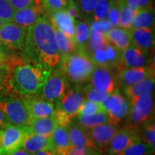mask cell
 Here are the masks:
<instances>
[{"label": "cell", "instance_id": "44", "mask_svg": "<svg viewBox=\"0 0 155 155\" xmlns=\"http://www.w3.org/2000/svg\"><path fill=\"white\" fill-rule=\"evenodd\" d=\"M129 7L135 9H143L152 5V0H124Z\"/></svg>", "mask_w": 155, "mask_h": 155}, {"label": "cell", "instance_id": "7", "mask_svg": "<svg viewBox=\"0 0 155 155\" xmlns=\"http://www.w3.org/2000/svg\"><path fill=\"white\" fill-rule=\"evenodd\" d=\"M104 106L108 115V124L116 126L128 115L129 102L118 91L108 95Z\"/></svg>", "mask_w": 155, "mask_h": 155}, {"label": "cell", "instance_id": "8", "mask_svg": "<svg viewBox=\"0 0 155 155\" xmlns=\"http://www.w3.org/2000/svg\"><path fill=\"white\" fill-rule=\"evenodd\" d=\"M95 65L117 69L121 63V51L106 42L88 54Z\"/></svg>", "mask_w": 155, "mask_h": 155}, {"label": "cell", "instance_id": "34", "mask_svg": "<svg viewBox=\"0 0 155 155\" xmlns=\"http://www.w3.org/2000/svg\"><path fill=\"white\" fill-rule=\"evenodd\" d=\"M100 112H106V108L102 104L86 99L78 110L77 116L88 115V114L100 113Z\"/></svg>", "mask_w": 155, "mask_h": 155}, {"label": "cell", "instance_id": "23", "mask_svg": "<svg viewBox=\"0 0 155 155\" xmlns=\"http://www.w3.org/2000/svg\"><path fill=\"white\" fill-rule=\"evenodd\" d=\"M104 35L108 43L120 51H123L131 44L129 32L125 29L114 27Z\"/></svg>", "mask_w": 155, "mask_h": 155}, {"label": "cell", "instance_id": "13", "mask_svg": "<svg viewBox=\"0 0 155 155\" xmlns=\"http://www.w3.org/2000/svg\"><path fill=\"white\" fill-rule=\"evenodd\" d=\"M113 70L107 67L95 65L90 77V86L101 91L111 94L115 91L116 77Z\"/></svg>", "mask_w": 155, "mask_h": 155}, {"label": "cell", "instance_id": "14", "mask_svg": "<svg viewBox=\"0 0 155 155\" xmlns=\"http://www.w3.org/2000/svg\"><path fill=\"white\" fill-rule=\"evenodd\" d=\"M149 52L145 51L131 44L121 51V63L117 70L129 68H141L148 66L150 63Z\"/></svg>", "mask_w": 155, "mask_h": 155}, {"label": "cell", "instance_id": "45", "mask_svg": "<svg viewBox=\"0 0 155 155\" xmlns=\"http://www.w3.org/2000/svg\"><path fill=\"white\" fill-rule=\"evenodd\" d=\"M65 9H66L68 13L75 19L77 18H80L81 17L77 3L75 2L74 0H70L68 5L67 8Z\"/></svg>", "mask_w": 155, "mask_h": 155}, {"label": "cell", "instance_id": "41", "mask_svg": "<svg viewBox=\"0 0 155 155\" xmlns=\"http://www.w3.org/2000/svg\"><path fill=\"white\" fill-rule=\"evenodd\" d=\"M144 132V141L151 146L155 147V123L154 121H148L145 124Z\"/></svg>", "mask_w": 155, "mask_h": 155}, {"label": "cell", "instance_id": "10", "mask_svg": "<svg viewBox=\"0 0 155 155\" xmlns=\"http://www.w3.org/2000/svg\"><path fill=\"white\" fill-rule=\"evenodd\" d=\"M27 28L15 22H5L0 27V42L12 49L23 50Z\"/></svg>", "mask_w": 155, "mask_h": 155}, {"label": "cell", "instance_id": "3", "mask_svg": "<svg viewBox=\"0 0 155 155\" xmlns=\"http://www.w3.org/2000/svg\"><path fill=\"white\" fill-rule=\"evenodd\" d=\"M61 71L73 83H83L90 79L95 65L86 54L75 51L62 55Z\"/></svg>", "mask_w": 155, "mask_h": 155}, {"label": "cell", "instance_id": "48", "mask_svg": "<svg viewBox=\"0 0 155 155\" xmlns=\"http://www.w3.org/2000/svg\"><path fill=\"white\" fill-rule=\"evenodd\" d=\"M9 124H10V122H9L8 118L7 117L5 113L0 109V128H5Z\"/></svg>", "mask_w": 155, "mask_h": 155}, {"label": "cell", "instance_id": "56", "mask_svg": "<svg viewBox=\"0 0 155 155\" xmlns=\"http://www.w3.org/2000/svg\"><path fill=\"white\" fill-rule=\"evenodd\" d=\"M1 45H2V43H1V42H0V51H1V50H2V48H1Z\"/></svg>", "mask_w": 155, "mask_h": 155}, {"label": "cell", "instance_id": "4", "mask_svg": "<svg viewBox=\"0 0 155 155\" xmlns=\"http://www.w3.org/2000/svg\"><path fill=\"white\" fill-rule=\"evenodd\" d=\"M7 91L3 94L0 91V109L12 124L28 126L32 119L25 99L9 90Z\"/></svg>", "mask_w": 155, "mask_h": 155}, {"label": "cell", "instance_id": "39", "mask_svg": "<svg viewBox=\"0 0 155 155\" xmlns=\"http://www.w3.org/2000/svg\"><path fill=\"white\" fill-rule=\"evenodd\" d=\"M15 12L7 0H0V19L4 22H12Z\"/></svg>", "mask_w": 155, "mask_h": 155}, {"label": "cell", "instance_id": "53", "mask_svg": "<svg viewBox=\"0 0 155 155\" xmlns=\"http://www.w3.org/2000/svg\"><path fill=\"white\" fill-rule=\"evenodd\" d=\"M85 155H101V153H99L97 151H95L93 150V149H91L90 150H88V152H86V154Z\"/></svg>", "mask_w": 155, "mask_h": 155}, {"label": "cell", "instance_id": "52", "mask_svg": "<svg viewBox=\"0 0 155 155\" xmlns=\"http://www.w3.org/2000/svg\"><path fill=\"white\" fill-rule=\"evenodd\" d=\"M3 147V130H0V155L2 152Z\"/></svg>", "mask_w": 155, "mask_h": 155}, {"label": "cell", "instance_id": "20", "mask_svg": "<svg viewBox=\"0 0 155 155\" xmlns=\"http://www.w3.org/2000/svg\"><path fill=\"white\" fill-rule=\"evenodd\" d=\"M52 149L57 155H66L73 148L70 141L67 127L58 126L50 135Z\"/></svg>", "mask_w": 155, "mask_h": 155}, {"label": "cell", "instance_id": "27", "mask_svg": "<svg viewBox=\"0 0 155 155\" xmlns=\"http://www.w3.org/2000/svg\"><path fill=\"white\" fill-rule=\"evenodd\" d=\"M154 25V10L152 5L139 9L131 23V28H153Z\"/></svg>", "mask_w": 155, "mask_h": 155}, {"label": "cell", "instance_id": "28", "mask_svg": "<svg viewBox=\"0 0 155 155\" xmlns=\"http://www.w3.org/2000/svg\"><path fill=\"white\" fill-rule=\"evenodd\" d=\"M89 35H90V27L89 25L83 21L75 20L74 40L76 50L80 53H85L87 43H88ZM85 54V53H84Z\"/></svg>", "mask_w": 155, "mask_h": 155}, {"label": "cell", "instance_id": "19", "mask_svg": "<svg viewBox=\"0 0 155 155\" xmlns=\"http://www.w3.org/2000/svg\"><path fill=\"white\" fill-rule=\"evenodd\" d=\"M50 22L69 38L74 39L75 19L70 15L66 9L52 13Z\"/></svg>", "mask_w": 155, "mask_h": 155}, {"label": "cell", "instance_id": "33", "mask_svg": "<svg viewBox=\"0 0 155 155\" xmlns=\"http://www.w3.org/2000/svg\"><path fill=\"white\" fill-rule=\"evenodd\" d=\"M107 42L106 40L105 36L103 32L100 31L94 30V29L90 28V35H89V38L87 46L85 50V54L88 56V53L92 51L93 50L100 47L102 45L105 44Z\"/></svg>", "mask_w": 155, "mask_h": 155}, {"label": "cell", "instance_id": "42", "mask_svg": "<svg viewBox=\"0 0 155 155\" xmlns=\"http://www.w3.org/2000/svg\"><path fill=\"white\" fill-rule=\"evenodd\" d=\"M15 11L40 3V0H7Z\"/></svg>", "mask_w": 155, "mask_h": 155}, {"label": "cell", "instance_id": "30", "mask_svg": "<svg viewBox=\"0 0 155 155\" xmlns=\"http://www.w3.org/2000/svg\"><path fill=\"white\" fill-rule=\"evenodd\" d=\"M52 26H53L54 32H55V38L56 40H57L58 48H59V50L60 53L61 54V56L64 55H68V54H71L75 52V50H76V46H75L74 40L69 38L66 35H65L56 27L53 26V25H52Z\"/></svg>", "mask_w": 155, "mask_h": 155}, {"label": "cell", "instance_id": "54", "mask_svg": "<svg viewBox=\"0 0 155 155\" xmlns=\"http://www.w3.org/2000/svg\"><path fill=\"white\" fill-rule=\"evenodd\" d=\"M4 23H5V22H3V21H2V19H0V27H1V26H2V25L4 24Z\"/></svg>", "mask_w": 155, "mask_h": 155}, {"label": "cell", "instance_id": "36", "mask_svg": "<svg viewBox=\"0 0 155 155\" xmlns=\"http://www.w3.org/2000/svg\"><path fill=\"white\" fill-rule=\"evenodd\" d=\"M83 91H84L85 96H86L87 100L96 103H100V104H102L103 105H104V103L105 102L108 96L110 94H108V93L97 90V89L91 86L90 85H88L85 88Z\"/></svg>", "mask_w": 155, "mask_h": 155}, {"label": "cell", "instance_id": "22", "mask_svg": "<svg viewBox=\"0 0 155 155\" xmlns=\"http://www.w3.org/2000/svg\"><path fill=\"white\" fill-rule=\"evenodd\" d=\"M21 148L32 155L39 151L52 149L50 136L35 133L30 134L25 139Z\"/></svg>", "mask_w": 155, "mask_h": 155}, {"label": "cell", "instance_id": "1", "mask_svg": "<svg viewBox=\"0 0 155 155\" xmlns=\"http://www.w3.org/2000/svg\"><path fill=\"white\" fill-rule=\"evenodd\" d=\"M6 68V88L25 99L38 96L51 72L41 64L19 58H9Z\"/></svg>", "mask_w": 155, "mask_h": 155}, {"label": "cell", "instance_id": "29", "mask_svg": "<svg viewBox=\"0 0 155 155\" xmlns=\"http://www.w3.org/2000/svg\"><path fill=\"white\" fill-rule=\"evenodd\" d=\"M78 118V124L85 129H92L97 126L107 124L108 115L107 112L88 114V115L77 116Z\"/></svg>", "mask_w": 155, "mask_h": 155}, {"label": "cell", "instance_id": "5", "mask_svg": "<svg viewBox=\"0 0 155 155\" xmlns=\"http://www.w3.org/2000/svg\"><path fill=\"white\" fill-rule=\"evenodd\" d=\"M129 118L133 127L145 124L150 121L154 114V97L146 94L129 100Z\"/></svg>", "mask_w": 155, "mask_h": 155}, {"label": "cell", "instance_id": "6", "mask_svg": "<svg viewBox=\"0 0 155 155\" xmlns=\"http://www.w3.org/2000/svg\"><path fill=\"white\" fill-rule=\"evenodd\" d=\"M67 89L66 78L61 70H56L50 74L45 82L39 94L40 98L50 102H55L65 94Z\"/></svg>", "mask_w": 155, "mask_h": 155}, {"label": "cell", "instance_id": "32", "mask_svg": "<svg viewBox=\"0 0 155 155\" xmlns=\"http://www.w3.org/2000/svg\"><path fill=\"white\" fill-rule=\"evenodd\" d=\"M139 9L129 7L124 1L120 2L119 25L121 28L129 30L131 28V23L134 17L138 12Z\"/></svg>", "mask_w": 155, "mask_h": 155}, {"label": "cell", "instance_id": "49", "mask_svg": "<svg viewBox=\"0 0 155 155\" xmlns=\"http://www.w3.org/2000/svg\"><path fill=\"white\" fill-rule=\"evenodd\" d=\"M33 155H57V154L53 149H48V150L39 151V152L35 153Z\"/></svg>", "mask_w": 155, "mask_h": 155}, {"label": "cell", "instance_id": "15", "mask_svg": "<svg viewBox=\"0 0 155 155\" xmlns=\"http://www.w3.org/2000/svg\"><path fill=\"white\" fill-rule=\"evenodd\" d=\"M140 137L136 132L135 128H127L117 131L112 138L107 152L111 155H116L134 143L140 141Z\"/></svg>", "mask_w": 155, "mask_h": 155}, {"label": "cell", "instance_id": "25", "mask_svg": "<svg viewBox=\"0 0 155 155\" xmlns=\"http://www.w3.org/2000/svg\"><path fill=\"white\" fill-rule=\"evenodd\" d=\"M28 126L32 133L50 136L58 126V122L53 115L48 117L32 119Z\"/></svg>", "mask_w": 155, "mask_h": 155}, {"label": "cell", "instance_id": "50", "mask_svg": "<svg viewBox=\"0 0 155 155\" xmlns=\"http://www.w3.org/2000/svg\"><path fill=\"white\" fill-rule=\"evenodd\" d=\"M2 155H32L30 153L26 152L25 150H23L22 148H19L18 150L14 151V152L9 153V154H4Z\"/></svg>", "mask_w": 155, "mask_h": 155}, {"label": "cell", "instance_id": "55", "mask_svg": "<svg viewBox=\"0 0 155 155\" xmlns=\"http://www.w3.org/2000/svg\"><path fill=\"white\" fill-rule=\"evenodd\" d=\"M114 1H117V2H121V1H124V0H114Z\"/></svg>", "mask_w": 155, "mask_h": 155}, {"label": "cell", "instance_id": "9", "mask_svg": "<svg viewBox=\"0 0 155 155\" xmlns=\"http://www.w3.org/2000/svg\"><path fill=\"white\" fill-rule=\"evenodd\" d=\"M4 129L2 154H9L21 148L25 139L32 134L29 126L26 125L9 124Z\"/></svg>", "mask_w": 155, "mask_h": 155}, {"label": "cell", "instance_id": "24", "mask_svg": "<svg viewBox=\"0 0 155 155\" xmlns=\"http://www.w3.org/2000/svg\"><path fill=\"white\" fill-rule=\"evenodd\" d=\"M67 129L71 144L94 150V146L89 139L86 129L75 123L70 124Z\"/></svg>", "mask_w": 155, "mask_h": 155}, {"label": "cell", "instance_id": "26", "mask_svg": "<svg viewBox=\"0 0 155 155\" xmlns=\"http://www.w3.org/2000/svg\"><path fill=\"white\" fill-rule=\"evenodd\" d=\"M154 75L139 81L132 86L124 88V94L129 100L141 95L146 94H153L154 90Z\"/></svg>", "mask_w": 155, "mask_h": 155}, {"label": "cell", "instance_id": "47", "mask_svg": "<svg viewBox=\"0 0 155 155\" xmlns=\"http://www.w3.org/2000/svg\"><path fill=\"white\" fill-rule=\"evenodd\" d=\"M6 78H7V68H6V64L2 66H0V88H2V85L5 86Z\"/></svg>", "mask_w": 155, "mask_h": 155}, {"label": "cell", "instance_id": "2", "mask_svg": "<svg viewBox=\"0 0 155 155\" xmlns=\"http://www.w3.org/2000/svg\"><path fill=\"white\" fill-rule=\"evenodd\" d=\"M23 51L29 60L50 68L58 65L61 58L55 32L50 20L40 16L27 29Z\"/></svg>", "mask_w": 155, "mask_h": 155}, {"label": "cell", "instance_id": "18", "mask_svg": "<svg viewBox=\"0 0 155 155\" xmlns=\"http://www.w3.org/2000/svg\"><path fill=\"white\" fill-rule=\"evenodd\" d=\"M127 30L134 45L147 52L154 47V28H130Z\"/></svg>", "mask_w": 155, "mask_h": 155}, {"label": "cell", "instance_id": "37", "mask_svg": "<svg viewBox=\"0 0 155 155\" xmlns=\"http://www.w3.org/2000/svg\"><path fill=\"white\" fill-rule=\"evenodd\" d=\"M44 9L48 12L52 13L63 10L67 8L70 0H40Z\"/></svg>", "mask_w": 155, "mask_h": 155}, {"label": "cell", "instance_id": "51", "mask_svg": "<svg viewBox=\"0 0 155 155\" xmlns=\"http://www.w3.org/2000/svg\"><path fill=\"white\" fill-rule=\"evenodd\" d=\"M8 60H9V58L7 57L5 53L0 51V66L5 65V64L7 63Z\"/></svg>", "mask_w": 155, "mask_h": 155}, {"label": "cell", "instance_id": "35", "mask_svg": "<svg viewBox=\"0 0 155 155\" xmlns=\"http://www.w3.org/2000/svg\"><path fill=\"white\" fill-rule=\"evenodd\" d=\"M110 4H111V0H98L97 1L92 15L94 21L107 18L110 8Z\"/></svg>", "mask_w": 155, "mask_h": 155}, {"label": "cell", "instance_id": "16", "mask_svg": "<svg viewBox=\"0 0 155 155\" xmlns=\"http://www.w3.org/2000/svg\"><path fill=\"white\" fill-rule=\"evenodd\" d=\"M118 71L119 82L124 88L132 86L139 81L154 75V68L150 66L121 68Z\"/></svg>", "mask_w": 155, "mask_h": 155}, {"label": "cell", "instance_id": "43", "mask_svg": "<svg viewBox=\"0 0 155 155\" xmlns=\"http://www.w3.org/2000/svg\"><path fill=\"white\" fill-rule=\"evenodd\" d=\"M89 27H90L91 29H94V30H98L103 32V33H105L106 32H107L110 29L114 28L112 26L111 23L106 19H101V20L98 21H94L91 24L89 25Z\"/></svg>", "mask_w": 155, "mask_h": 155}, {"label": "cell", "instance_id": "46", "mask_svg": "<svg viewBox=\"0 0 155 155\" xmlns=\"http://www.w3.org/2000/svg\"><path fill=\"white\" fill-rule=\"evenodd\" d=\"M90 150L91 149L86 148V147L74 146L72 150L66 155H85L86 154V152Z\"/></svg>", "mask_w": 155, "mask_h": 155}, {"label": "cell", "instance_id": "31", "mask_svg": "<svg viewBox=\"0 0 155 155\" xmlns=\"http://www.w3.org/2000/svg\"><path fill=\"white\" fill-rule=\"evenodd\" d=\"M154 152V147L144 141L140 140L134 143L116 155H152Z\"/></svg>", "mask_w": 155, "mask_h": 155}, {"label": "cell", "instance_id": "12", "mask_svg": "<svg viewBox=\"0 0 155 155\" xmlns=\"http://www.w3.org/2000/svg\"><path fill=\"white\" fill-rule=\"evenodd\" d=\"M86 100L84 91L80 89H71L65 92L59 99L55 101L56 110L64 112L73 119L77 116L78 110Z\"/></svg>", "mask_w": 155, "mask_h": 155}, {"label": "cell", "instance_id": "21", "mask_svg": "<svg viewBox=\"0 0 155 155\" xmlns=\"http://www.w3.org/2000/svg\"><path fill=\"white\" fill-rule=\"evenodd\" d=\"M42 12L41 4L38 3L26 8L15 12L12 22L19 26L28 29L35 24L37 19L40 17Z\"/></svg>", "mask_w": 155, "mask_h": 155}, {"label": "cell", "instance_id": "38", "mask_svg": "<svg viewBox=\"0 0 155 155\" xmlns=\"http://www.w3.org/2000/svg\"><path fill=\"white\" fill-rule=\"evenodd\" d=\"M120 16V2L111 0L107 19L113 27H119Z\"/></svg>", "mask_w": 155, "mask_h": 155}, {"label": "cell", "instance_id": "11", "mask_svg": "<svg viewBox=\"0 0 155 155\" xmlns=\"http://www.w3.org/2000/svg\"><path fill=\"white\" fill-rule=\"evenodd\" d=\"M86 130L94 146V150H97L99 153H104L107 152L112 138L119 129H117L116 126L107 123Z\"/></svg>", "mask_w": 155, "mask_h": 155}, {"label": "cell", "instance_id": "40", "mask_svg": "<svg viewBox=\"0 0 155 155\" xmlns=\"http://www.w3.org/2000/svg\"><path fill=\"white\" fill-rule=\"evenodd\" d=\"M97 1L98 0H78L77 5L78 7L81 15L92 17Z\"/></svg>", "mask_w": 155, "mask_h": 155}, {"label": "cell", "instance_id": "17", "mask_svg": "<svg viewBox=\"0 0 155 155\" xmlns=\"http://www.w3.org/2000/svg\"><path fill=\"white\" fill-rule=\"evenodd\" d=\"M25 101L31 119L48 117L53 116L55 114V108L53 103L42 99L37 96L26 98Z\"/></svg>", "mask_w": 155, "mask_h": 155}]
</instances>
